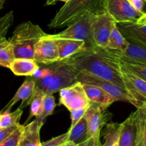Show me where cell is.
Instances as JSON below:
<instances>
[{"label": "cell", "instance_id": "6da1fadb", "mask_svg": "<svg viewBox=\"0 0 146 146\" xmlns=\"http://www.w3.org/2000/svg\"><path fill=\"white\" fill-rule=\"evenodd\" d=\"M76 73H84L109 81L125 89L121 67L104 48L86 49L63 60Z\"/></svg>", "mask_w": 146, "mask_h": 146}, {"label": "cell", "instance_id": "7a4b0ae2", "mask_svg": "<svg viewBox=\"0 0 146 146\" xmlns=\"http://www.w3.org/2000/svg\"><path fill=\"white\" fill-rule=\"evenodd\" d=\"M42 71H38L32 76L35 80V88L45 95L54 94L62 89L78 82L77 73L63 61L46 65Z\"/></svg>", "mask_w": 146, "mask_h": 146}, {"label": "cell", "instance_id": "3957f363", "mask_svg": "<svg viewBox=\"0 0 146 146\" xmlns=\"http://www.w3.org/2000/svg\"><path fill=\"white\" fill-rule=\"evenodd\" d=\"M46 34L39 26L30 21L17 26L9 40L15 58L34 60L35 45Z\"/></svg>", "mask_w": 146, "mask_h": 146}, {"label": "cell", "instance_id": "277c9868", "mask_svg": "<svg viewBox=\"0 0 146 146\" xmlns=\"http://www.w3.org/2000/svg\"><path fill=\"white\" fill-rule=\"evenodd\" d=\"M105 11L103 0H70L65 3L50 21V29L68 26L87 11L98 13Z\"/></svg>", "mask_w": 146, "mask_h": 146}, {"label": "cell", "instance_id": "5b68a950", "mask_svg": "<svg viewBox=\"0 0 146 146\" xmlns=\"http://www.w3.org/2000/svg\"><path fill=\"white\" fill-rule=\"evenodd\" d=\"M93 11H87L85 14L70 24L64 31L54 34H49L52 38H66L81 40L86 44V49L96 47L93 37L92 22L94 14Z\"/></svg>", "mask_w": 146, "mask_h": 146}, {"label": "cell", "instance_id": "8992f818", "mask_svg": "<svg viewBox=\"0 0 146 146\" xmlns=\"http://www.w3.org/2000/svg\"><path fill=\"white\" fill-rule=\"evenodd\" d=\"M88 127V137H94L96 146H101L100 137L104 126L112 117L108 109L96 103L90 102L85 115Z\"/></svg>", "mask_w": 146, "mask_h": 146}, {"label": "cell", "instance_id": "52a82bcc", "mask_svg": "<svg viewBox=\"0 0 146 146\" xmlns=\"http://www.w3.org/2000/svg\"><path fill=\"white\" fill-rule=\"evenodd\" d=\"M103 6L115 23L135 22L143 15L128 0H103Z\"/></svg>", "mask_w": 146, "mask_h": 146}, {"label": "cell", "instance_id": "ba28073f", "mask_svg": "<svg viewBox=\"0 0 146 146\" xmlns=\"http://www.w3.org/2000/svg\"><path fill=\"white\" fill-rule=\"evenodd\" d=\"M77 79L78 82L83 84H92L101 87L104 91L108 93L111 97H113L115 101L126 102L133 104L137 107L136 102L131 97V94L125 89L113 84V82L84 73H77Z\"/></svg>", "mask_w": 146, "mask_h": 146}, {"label": "cell", "instance_id": "9c48e42d", "mask_svg": "<svg viewBox=\"0 0 146 146\" xmlns=\"http://www.w3.org/2000/svg\"><path fill=\"white\" fill-rule=\"evenodd\" d=\"M115 24L112 17L106 11L94 14L92 22L93 37L97 47L106 48L111 31Z\"/></svg>", "mask_w": 146, "mask_h": 146}, {"label": "cell", "instance_id": "30bf717a", "mask_svg": "<svg viewBox=\"0 0 146 146\" xmlns=\"http://www.w3.org/2000/svg\"><path fill=\"white\" fill-rule=\"evenodd\" d=\"M59 96L58 105H64L69 111L74 109L86 107L90 104L80 82L60 90Z\"/></svg>", "mask_w": 146, "mask_h": 146}, {"label": "cell", "instance_id": "8fae6325", "mask_svg": "<svg viewBox=\"0 0 146 146\" xmlns=\"http://www.w3.org/2000/svg\"><path fill=\"white\" fill-rule=\"evenodd\" d=\"M34 60L44 65L59 62V54L56 44L53 39L48 37V34L35 45Z\"/></svg>", "mask_w": 146, "mask_h": 146}, {"label": "cell", "instance_id": "7c38bea8", "mask_svg": "<svg viewBox=\"0 0 146 146\" xmlns=\"http://www.w3.org/2000/svg\"><path fill=\"white\" fill-rule=\"evenodd\" d=\"M125 90L137 103V109L146 106V81L121 68Z\"/></svg>", "mask_w": 146, "mask_h": 146}, {"label": "cell", "instance_id": "4fadbf2b", "mask_svg": "<svg viewBox=\"0 0 146 146\" xmlns=\"http://www.w3.org/2000/svg\"><path fill=\"white\" fill-rule=\"evenodd\" d=\"M104 49L110 55L116 60L131 64L146 66V47H145L129 42L128 47L123 52L115 51L108 48Z\"/></svg>", "mask_w": 146, "mask_h": 146}, {"label": "cell", "instance_id": "5bb4252c", "mask_svg": "<svg viewBox=\"0 0 146 146\" xmlns=\"http://www.w3.org/2000/svg\"><path fill=\"white\" fill-rule=\"evenodd\" d=\"M117 27L129 42L146 47V25L135 22L116 23Z\"/></svg>", "mask_w": 146, "mask_h": 146}, {"label": "cell", "instance_id": "9a60e30c", "mask_svg": "<svg viewBox=\"0 0 146 146\" xmlns=\"http://www.w3.org/2000/svg\"><path fill=\"white\" fill-rule=\"evenodd\" d=\"M137 125L135 111L121 123L118 146H136Z\"/></svg>", "mask_w": 146, "mask_h": 146}, {"label": "cell", "instance_id": "2e32d148", "mask_svg": "<svg viewBox=\"0 0 146 146\" xmlns=\"http://www.w3.org/2000/svg\"><path fill=\"white\" fill-rule=\"evenodd\" d=\"M48 36L53 39L56 44L59 54V61L66 60L74 54L86 49L85 42L81 40L66 38H52L48 34Z\"/></svg>", "mask_w": 146, "mask_h": 146}, {"label": "cell", "instance_id": "e0dca14e", "mask_svg": "<svg viewBox=\"0 0 146 146\" xmlns=\"http://www.w3.org/2000/svg\"><path fill=\"white\" fill-rule=\"evenodd\" d=\"M44 123L37 120L23 125L20 137L19 146H41L40 140V130Z\"/></svg>", "mask_w": 146, "mask_h": 146}, {"label": "cell", "instance_id": "ac0fdd59", "mask_svg": "<svg viewBox=\"0 0 146 146\" xmlns=\"http://www.w3.org/2000/svg\"><path fill=\"white\" fill-rule=\"evenodd\" d=\"M34 88H35V80L33 78L32 76H31L24 80V82L17 90L12 99L5 106L4 110L1 112H10L11 107L19 100H22L23 102L22 104L19 106V108L20 110H22V108H24V104L28 102V100L32 95Z\"/></svg>", "mask_w": 146, "mask_h": 146}, {"label": "cell", "instance_id": "d6986e66", "mask_svg": "<svg viewBox=\"0 0 146 146\" xmlns=\"http://www.w3.org/2000/svg\"><path fill=\"white\" fill-rule=\"evenodd\" d=\"M81 84L90 102L96 103L108 109L110 105L115 102L113 97H111L108 93L104 91L101 87L92 84H83V83Z\"/></svg>", "mask_w": 146, "mask_h": 146}, {"label": "cell", "instance_id": "ffe728a7", "mask_svg": "<svg viewBox=\"0 0 146 146\" xmlns=\"http://www.w3.org/2000/svg\"><path fill=\"white\" fill-rule=\"evenodd\" d=\"M9 69L15 75L31 77L38 71L39 65L32 59L15 58Z\"/></svg>", "mask_w": 146, "mask_h": 146}, {"label": "cell", "instance_id": "44dd1931", "mask_svg": "<svg viewBox=\"0 0 146 146\" xmlns=\"http://www.w3.org/2000/svg\"><path fill=\"white\" fill-rule=\"evenodd\" d=\"M68 133V142L76 145H78L88 139V127L85 117L84 116L72 128H69Z\"/></svg>", "mask_w": 146, "mask_h": 146}, {"label": "cell", "instance_id": "7402d4cb", "mask_svg": "<svg viewBox=\"0 0 146 146\" xmlns=\"http://www.w3.org/2000/svg\"><path fill=\"white\" fill-rule=\"evenodd\" d=\"M129 42L121 32L115 23L111 31L106 48L118 52H123L128 47Z\"/></svg>", "mask_w": 146, "mask_h": 146}, {"label": "cell", "instance_id": "603a6c76", "mask_svg": "<svg viewBox=\"0 0 146 146\" xmlns=\"http://www.w3.org/2000/svg\"><path fill=\"white\" fill-rule=\"evenodd\" d=\"M137 125L136 146H146V106L135 111Z\"/></svg>", "mask_w": 146, "mask_h": 146}, {"label": "cell", "instance_id": "cb8c5ba5", "mask_svg": "<svg viewBox=\"0 0 146 146\" xmlns=\"http://www.w3.org/2000/svg\"><path fill=\"white\" fill-rule=\"evenodd\" d=\"M104 130H101L105 143L101 146H114L118 142L121 133V123H107Z\"/></svg>", "mask_w": 146, "mask_h": 146}, {"label": "cell", "instance_id": "d4e9b609", "mask_svg": "<svg viewBox=\"0 0 146 146\" xmlns=\"http://www.w3.org/2000/svg\"><path fill=\"white\" fill-rule=\"evenodd\" d=\"M14 59V51L9 40L5 37L0 38V66L9 68Z\"/></svg>", "mask_w": 146, "mask_h": 146}, {"label": "cell", "instance_id": "484cf974", "mask_svg": "<svg viewBox=\"0 0 146 146\" xmlns=\"http://www.w3.org/2000/svg\"><path fill=\"white\" fill-rule=\"evenodd\" d=\"M44 96H45V94H44V93L41 92L40 90L34 88L32 95H31V97H30V99L28 100V102H27L24 106V108L26 106L29 105V104L31 105L29 115L28 118L26 120L24 125L27 124L31 118H33V117H36V116L38 114L40 110H41V104H42V101Z\"/></svg>", "mask_w": 146, "mask_h": 146}, {"label": "cell", "instance_id": "4316f807", "mask_svg": "<svg viewBox=\"0 0 146 146\" xmlns=\"http://www.w3.org/2000/svg\"><path fill=\"white\" fill-rule=\"evenodd\" d=\"M55 107L56 102L54 95L53 94L45 95L43 99L41 110L38 114L35 117L36 120H37L40 123H44L45 119L48 116L52 115Z\"/></svg>", "mask_w": 146, "mask_h": 146}, {"label": "cell", "instance_id": "83f0119b", "mask_svg": "<svg viewBox=\"0 0 146 146\" xmlns=\"http://www.w3.org/2000/svg\"><path fill=\"white\" fill-rule=\"evenodd\" d=\"M23 110L18 108L14 112H1L0 114V127L7 128L14 125L19 124Z\"/></svg>", "mask_w": 146, "mask_h": 146}, {"label": "cell", "instance_id": "f1b7e54d", "mask_svg": "<svg viewBox=\"0 0 146 146\" xmlns=\"http://www.w3.org/2000/svg\"><path fill=\"white\" fill-rule=\"evenodd\" d=\"M111 57H112V56H111ZM115 60L118 62V64H119V66L121 68L130 72H131L132 74L138 76V77H140V78H141L142 80L146 81V66L131 64V63L125 62L118 60H116V59H115Z\"/></svg>", "mask_w": 146, "mask_h": 146}, {"label": "cell", "instance_id": "f546056e", "mask_svg": "<svg viewBox=\"0 0 146 146\" xmlns=\"http://www.w3.org/2000/svg\"><path fill=\"white\" fill-rule=\"evenodd\" d=\"M22 129L23 125H19L11 134H10L4 141L0 143V146H19Z\"/></svg>", "mask_w": 146, "mask_h": 146}, {"label": "cell", "instance_id": "4dcf8cb0", "mask_svg": "<svg viewBox=\"0 0 146 146\" xmlns=\"http://www.w3.org/2000/svg\"><path fill=\"white\" fill-rule=\"evenodd\" d=\"M14 21V12L9 11L0 18V38L4 37Z\"/></svg>", "mask_w": 146, "mask_h": 146}, {"label": "cell", "instance_id": "1f68e13d", "mask_svg": "<svg viewBox=\"0 0 146 146\" xmlns=\"http://www.w3.org/2000/svg\"><path fill=\"white\" fill-rule=\"evenodd\" d=\"M68 132L61 135L57 136L49 140L41 143V146H61L64 145L68 142Z\"/></svg>", "mask_w": 146, "mask_h": 146}, {"label": "cell", "instance_id": "d6a6232c", "mask_svg": "<svg viewBox=\"0 0 146 146\" xmlns=\"http://www.w3.org/2000/svg\"><path fill=\"white\" fill-rule=\"evenodd\" d=\"M88 107L74 109V110H72L70 111V113H71V124L70 128H72V127H74V126L83 117H84Z\"/></svg>", "mask_w": 146, "mask_h": 146}, {"label": "cell", "instance_id": "836d02e7", "mask_svg": "<svg viewBox=\"0 0 146 146\" xmlns=\"http://www.w3.org/2000/svg\"><path fill=\"white\" fill-rule=\"evenodd\" d=\"M19 125L20 124L14 125L10 126V127H7V128L1 129V130H0V143L2 141H4L10 134H11V133L17 128V127H18Z\"/></svg>", "mask_w": 146, "mask_h": 146}, {"label": "cell", "instance_id": "e575fe53", "mask_svg": "<svg viewBox=\"0 0 146 146\" xmlns=\"http://www.w3.org/2000/svg\"><path fill=\"white\" fill-rule=\"evenodd\" d=\"M128 1L135 10H137L141 14H143V7L145 3L143 0H128Z\"/></svg>", "mask_w": 146, "mask_h": 146}, {"label": "cell", "instance_id": "d590c367", "mask_svg": "<svg viewBox=\"0 0 146 146\" xmlns=\"http://www.w3.org/2000/svg\"><path fill=\"white\" fill-rule=\"evenodd\" d=\"M78 146H96L95 140L94 137H91L83 143L77 145Z\"/></svg>", "mask_w": 146, "mask_h": 146}, {"label": "cell", "instance_id": "8d00e7d4", "mask_svg": "<svg viewBox=\"0 0 146 146\" xmlns=\"http://www.w3.org/2000/svg\"><path fill=\"white\" fill-rule=\"evenodd\" d=\"M135 23L138 25H146V12H144L143 14L137 19Z\"/></svg>", "mask_w": 146, "mask_h": 146}, {"label": "cell", "instance_id": "74e56055", "mask_svg": "<svg viewBox=\"0 0 146 146\" xmlns=\"http://www.w3.org/2000/svg\"><path fill=\"white\" fill-rule=\"evenodd\" d=\"M57 0H47L46 5H54L56 3Z\"/></svg>", "mask_w": 146, "mask_h": 146}, {"label": "cell", "instance_id": "f35d334b", "mask_svg": "<svg viewBox=\"0 0 146 146\" xmlns=\"http://www.w3.org/2000/svg\"><path fill=\"white\" fill-rule=\"evenodd\" d=\"M64 146H78V145L76 144H74V143H71V142H68V143H67Z\"/></svg>", "mask_w": 146, "mask_h": 146}, {"label": "cell", "instance_id": "ab89813d", "mask_svg": "<svg viewBox=\"0 0 146 146\" xmlns=\"http://www.w3.org/2000/svg\"><path fill=\"white\" fill-rule=\"evenodd\" d=\"M4 2H5V0H0V11L2 9L3 6H4Z\"/></svg>", "mask_w": 146, "mask_h": 146}, {"label": "cell", "instance_id": "60d3db41", "mask_svg": "<svg viewBox=\"0 0 146 146\" xmlns=\"http://www.w3.org/2000/svg\"><path fill=\"white\" fill-rule=\"evenodd\" d=\"M57 1H64V2L66 3V2H68V1H70V0H57Z\"/></svg>", "mask_w": 146, "mask_h": 146}, {"label": "cell", "instance_id": "b9f144b4", "mask_svg": "<svg viewBox=\"0 0 146 146\" xmlns=\"http://www.w3.org/2000/svg\"><path fill=\"white\" fill-rule=\"evenodd\" d=\"M114 146H118V143H117L116 144H115V145H114Z\"/></svg>", "mask_w": 146, "mask_h": 146}, {"label": "cell", "instance_id": "7bdbcfd3", "mask_svg": "<svg viewBox=\"0 0 146 146\" xmlns=\"http://www.w3.org/2000/svg\"><path fill=\"white\" fill-rule=\"evenodd\" d=\"M144 1V3H146V0H143Z\"/></svg>", "mask_w": 146, "mask_h": 146}, {"label": "cell", "instance_id": "ee69618b", "mask_svg": "<svg viewBox=\"0 0 146 146\" xmlns=\"http://www.w3.org/2000/svg\"><path fill=\"white\" fill-rule=\"evenodd\" d=\"M0 114H1V112H0ZM1 130V127H0V130Z\"/></svg>", "mask_w": 146, "mask_h": 146}, {"label": "cell", "instance_id": "f6af8a7d", "mask_svg": "<svg viewBox=\"0 0 146 146\" xmlns=\"http://www.w3.org/2000/svg\"><path fill=\"white\" fill-rule=\"evenodd\" d=\"M66 144H65V145H66ZM61 145V146H64V145Z\"/></svg>", "mask_w": 146, "mask_h": 146}]
</instances>
